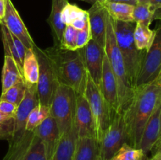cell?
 <instances>
[{"mask_svg": "<svg viewBox=\"0 0 161 160\" xmlns=\"http://www.w3.org/2000/svg\"><path fill=\"white\" fill-rule=\"evenodd\" d=\"M83 49L85 66L88 75L96 85L100 86L102 64L105 55V48L91 39Z\"/></svg>", "mask_w": 161, "mask_h": 160, "instance_id": "cell-12", "label": "cell"}, {"mask_svg": "<svg viewBox=\"0 0 161 160\" xmlns=\"http://www.w3.org/2000/svg\"><path fill=\"white\" fill-rule=\"evenodd\" d=\"M15 117L5 115L0 113V140L11 139L14 129Z\"/></svg>", "mask_w": 161, "mask_h": 160, "instance_id": "cell-32", "label": "cell"}, {"mask_svg": "<svg viewBox=\"0 0 161 160\" xmlns=\"http://www.w3.org/2000/svg\"><path fill=\"white\" fill-rule=\"evenodd\" d=\"M105 51L117 85L118 113L123 114L133 97L135 89L131 87L127 78L124 61L116 42L114 20L109 13L107 16Z\"/></svg>", "mask_w": 161, "mask_h": 160, "instance_id": "cell-3", "label": "cell"}, {"mask_svg": "<svg viewBox=\"0 0 161 160\" xmlns=\"http://www.w3.org/2000/svg\"><path fill=\"white\" fill-rule=\"evenodd\" d=\"M99 155V142L90 136L77 137L73 160H97Z\"/></svg>", "mask_w": 161, "mask_h": 160, "instance_id": "cell-18", "label": "cell"}, {"mask_svg": "<svg viewBox=\"0 0 161 160\" xmlns=\"http://www.w3.org/2000/svg\"><path fill=\"white\" fill-rule=\"evenodd\" d=\"M135 24L114 20V31L116 42L120 51L127 78L133 89L136 88V83L141 70L146 52L139 50L134 40V29Z\"/></svg>", "mask_w": 161, "mask_h": 160, "instance_id": "cell-4", "label": "cell"}, {"mask_svg": "<svg viewBox=\"0 0 161 160\" xmlns=\"http://www.w3.org/2000/svg\"><path fill=\"white\" fill-rule=\"evenodd\" d=\"M88 15L87 11L80 9L75 5L68 3L64 6L61 13V21L64 25L71 24L75 20L83 18Z\"/></svg>", "mask_w": 161, "mask_h": 160, "instance_id": "cell-29", "label": "cell"}, {"mask_svg": "<svg viewBox=\"0 0 161 160\" xmlns=\"http://www.w3.org/2000/svg\"><path fill=\"white\" fill-rule=\"evenodd\" d=\"M140 160H150V158H149L147 155H144Z\"/></svg>", "mask_w": 161, "mask_h": 160, "instance_id": "cell-41", "label": "cell"}, {"mask_svg": "<svg viewBox=\"0 0 161 160\" xmlns=\"http://www.w3.org/2000/svg\"><path fill=\"white\" fill-rule=\"evenodd\" d=\"M146 154L139 148H135L124 143L110 160H140Z\"/></svg>", "mask_w": 161, "mask_h": 160, "instance_id": "cell-28", "label": "cell"}, {"mask_svg": "<svg viewBox=\"0 0 161 160\" xmlns=\"http://www.w3.org/2000/svg\"><path fill=\"white\" fill-rule=\"evenodd\" d=\"M84 93L94 118L96 135L99 142L102 135L111 123L113 115L116 112L112 111L111 108L102 95L99 86L94 83L88 73Z\"/></svg>", "mask_w": 161, "mask_h": 160, "instance_id": "cell-6", "label": "cell"}, {"mask_svg": "<svg viewBox=\"0 0 161 160\" xmlns=\"http://www.w3.org/2000/svg\"><path fill=\"white\" fill-rule=\"evenodd\" d=\"M6 2V13L1 22H3L9 32L19 39L27 49L34 48L36 43L33 41L28 28L22 20L20 14L14 7L11 0H5Z\"/></svg>", "mask_w": 161, "mask_h": 160, "instance_id": "cell-11", "label": "cell"}, {"mask_svg": "<svg viewBox=\"0 0 161 160\" xmlns=\"http://www.w3.org/2000/svg\"><path fill=\"white\" fill-rule=\"evenodd\" d=\"M44 51L53 64L58 83L72 88L75 93L86 87L87 71L83 48L68 50L53 45Z\"/></svg>", "mask_w": 161, "mask_h": 160, "instance_id": "cell-2", "label": "cell"}, {"mask_svg": "<svg viewBox=\"0 0 161 160\" xmlns=\"http://www.w3.org/2000/svg\"><path fill=\"white\" fill-rule=\"evenodd\" d=\"M0 26H1V34H2V40H3V46H4L5 55L10 56L14 61L17 64V67L20 69V72L22 74V63L21 59L19 56L18 51H17V45L14 41L13 35L9 31V30L6 28L4 24L0 21Z\"/></svg>", "mask_w": 161, "mask_h": 160, "instance_id": "cell-24", "label": "cell"}, {"mask_svg": "<svg viewBox=\"0 0 161 160\" xmlns=\"http://www.w3.org/2000/svg\"><path fill=\"white\" fill-rule=\"evenodd\" d=\"M155 37V30H151L149 26L135 23L134 29V40L139 50L147 51L152 45Z\"/></svg>", "mask_w": 161, "mask_h": 160, "instance_id": "cell-23", "label": "cell"}, {"mask_svg": "<svg viewBox=\"0 0 161 160\" xmlns=\"http://www.w3.org/2000/svg\"><path fill=\"white\" fill-rule=\"evenodd\" d=\"M76 35L77 30L74 28L72 25H65L64 32L61 39V49L68 50H75L76 47Z\"/></svg>", "mask_w": 161, "mask_h": 160, "instance_id": "cell-31", "label": "cell"}, {"mask_svg": "<svg viewBox=\"0 0 161 160\" xmlns=\"http://www.w3.org/2000/svg\"><path fill=\"white\" fill-rule=\"evenodd\" d=\"M76 93L69 86L59 83L50 105V115L56 121L61 135L73 126Z\"/></svg>", "mask_w": 161, "mask_h": 160, "instance_id": "cell-5", "label": "cell"}, {"mask_svg": "<svg viewBox=\"0 0 161 160\" xmlns=\"http://www.w3.org/2000/svg\"><path fill=\"white\" fill-rule=\"evenodd\" d=\"M104 6L112 18L116 21L135 23L133 18V11L135 6L125 3L104 2Z\"/></svg>", "mask_w": 161, "mask_h": 160, "instance_id": "cell-22", "label": "cell"}, {"mask_svg": "<svg viewBox=\"0 0 161 160\" xmlns=\"http://www.w3.org/2000/svg\"><path fill=\"white\" fill-rule=\"evenodd\" d=\"M160 20H161V19H160Z\"/></svg>", "mask_w": 161, "mask_h": 160, "instance_id": "cell-44", "label": "cell"}, {"mask_svg": "<svg viewBox=\"0 0 161 160\" xmlns=\"http://www.w3.org/2000/svg\"><path fill=\"white\" fill-rule=\"evenodd\" d=\"M80 1L86 2V3H90V4H94L96 3H104V2H106L107 0H80Z\"/></svg>", "mask_w": 161, "mask_h": 160, "instance_id": "cell-39", "label": "cell"}, {"mask_svg": "<svg viewBox=\"0 0 161 160\" xmlns=\"http://www.w3.org/2000/svg\"><path fill=\"white\" fill-rule=\"evenodd\" d=\"M34 50L39 62V78L36 85L39 104L50 107L59 83L53 64L44 50L36 45Z\"/></svg>", "mask_w": 161, "mask_h": 160, "instance_id": "cell-7", "label": "cell"}, {"mask_svg": "<svg viewBox=\"0 0 161 160\" xmlns=\"http://www.w3.org/2000/svg\"><path fill=\"white\" fill-rule=\"evenodd\" d=\"M149 0H137L138 4H149Z\"/></svg>", "mask_w": 161, "mask_h": 160, "instance_id": "cell-40", "label": "cell"}, {"mask_svg": "<svg viewBox=\"0 0 161 160\" xmlns=\"http://www.w3.org/2000/svg\"><path fill=\"white\" fill-rule=\"evenodd\" d=\"M152 155L150 160H161V152H157V153L152 154Z\"/></svg>", "mask_w": 161, "mask_h": 160, "instance_id": "cell-38", "label": "cell"}, {"mask_svg": "<svg viewBox=\"0 0 161 160\" xmlns=\"http://www.w3.org/2000/svg\"><path fill=\"white\" fill-rule=\"evenodd\" d=\"M69 0H52L51 12L48 18V23L51 28L54 46L60 47L65 25L61 21V13Z\"/></svg>", "mask_w": 161, "mask_h": 160, "instance_id": "cell-17", "label": "cell"}, {"mask_svg": "<svg viewBox=\"0 0 161 160\" xmlns=\"http://www.w3.org/2000/svg\"><path fill=\"white\" fill-rule=\"evenodd\" d=\"M17 111V106L11 102L0 100V113L5 115L15 117Z\"/></svg>", "mask_w": 161, "mask_h": 160, "instance_id": "cell-34", "label": "cell"}, {"mask_svg": "<svg viewBox=\"0 0 161 160\" xmlns=\"http://www.w3.org/2000/svg\"><path fill=\"white\" fill-rule=\"evenodd\" d=\"M77 136L74 126L61 135L51 160H73Z\"/></svg>", "mask_w": 161, "mask_h": 160, "instance_id": "cell-19", "label": "cell"}, {"mask_svg": "<svg viewBox=\"0 0 161 160\" xmlns=\"http://www.w3.org/2000/svg\"><path fill=\"white\" fill-rule=\"evenodd\" d=\"M161 73V24L155 30L152 45L146 52L136 87L155 81Z\"/></svg>", "mask_w": 161, "mask_h": 160, "instance_id": "cell-9", "label": "cell"}, {"mask_svg": "<svg viewBox=\"0 0 161 160\" xmlns=\"http://www.w3.org/2000/svg\"><path fill=\"white\" fill-rule=\"evenodd\" d=\"M99 87L112 111L113 112H118L117 85L106 54L103 59L102 78Z\"/></svg>", "mask_w": 161, "mask_h": 160, "instance_id": "cell-16", "label": "cell"}, {"mask_svg": "<svg viewBox=\"0 0 161 160\" xmlns=\"http://www.w3.org/2000/svg\"><path fill=\"white\" fill-rule=\"evenodd\" d=\"M91 38L98 45L105 48L108 11L103 3H96L87 10Z\"/></svg>", "mask_w": 161, "mask_h": 160, "instance_id": "cell-13", "label": "cell"}, {"mask_svg": "<svg viewBox=\"0 0 161 160\" xmlns=\"http://www.w3.org/2000/svg\"><path fill=\"white\" fill-rule=\"evenodd\" d=\"M133 18L135 23L149 27L154 20V13L149 4H137L134 7Z\"/></svg>", "mask_w": 161, "mask_h": 160, "instance_id": "cell-27", "label": "cell"}, {"mask_svg": "<svg viewBox=\"0 0 161 160\" xmlns=\"http://www.w3.org/2000/svg\"><path fill=\"white\" fill-rule=\"evenodd\" d=\"M22 75L25 83L37 84L39 78V62L34 48L26 50L22 65Z\"/></svg>", "mask_w": 161, "mask_h": 160, "instance_id": "cell-21", "label": "cell"}, {"mask_svg": "<svg viewBox=\"0 0 161 160\" xmlns=\"http://www.w3.org/2000/svg\"><path fill=\"white\" fill-rule=\"evenodd\" d=\"M161 136V102L146 122L138 148L147 155L152 151Z\"/></svg>", "mask_w": 161, "mask_h": 160, "instance_id": "cell-15", "label": "cell"}, {"mask_svg": "<svg viewBox=\"0 0 161 160\" xmlns=\"http://www.w3.org/2000/svg\"><path fill=\"white\" fill-rule=\"evenodd\" d=\"M127 143V134L122 114L116 112L99 141V160H110L116 152Z\"/></svg>", "mask_w": 161, "mask_h": 160, "instance_id": "cell-8", "label": "cell"}, {"mask_svg": "<svg viewBox=\"0 0 161 160\" xmlns=\"http://www.w3.org/2000/svg\"><path fill=\"white\" fill-rule=\"evenodd\" d=\"M97 160H99V158H97Z\"/></svg>", "mask_w": 161, "mask_h": 160, "instance_id": "cell-43", "label": "cell"}, {"mask_svg": "<svg viewBox=\"0 0 161 160\" xmlns=\"http://www.w3.org/2000/svg\"><path fill=\"white\" fill-rule=\"evenodd\" d=\"M85 88L76 93V104L73 122L74 130L77 137L90 136L97 139L94 118L84 93Z\"/></svg>", "mask_w": 161, "mask_h": 160, "instance_id": "cell-10", "label": "cell"}, {"mask_svg": "<svg viewBox=\"0 0 161 160\" xmlns=\"http://www.w3.org/2000/svg\"><path fill=\"white\" fill-rule=\"evenodd\" d=\"M49 115H50V107L38 104L28 115L26 123V130L34 131Z\"/></svg>", "mask_w": 161, "mask_h": 160, "instance_id": "cell-25", "label": "cell"}, {"mask_svg": "<svg viewBox=\"0 0 161 160\" xmlns=\"http://www.w3.org/2000/svg\"><path fill=\"white\" fill-rule=\"evenodd\" d=\"M161 102V81L137 86L130 104L123 112L127 144L138 148L146 122Z\"/></svg>", "mask_w": 161, "mask_h": 160, "instance_id": "cell-1", "label": "cell"}, {"mask_svg": "<svg viewBox=\"0 0 161 160\" xmlns=\"http://www.w3.org/2000/svg\"><path fill=\"white\" fill-rule=\"evenodd\" d=\"M106 2L110 3H125V4L131 5V6H136L138 4L137 0H107Z\"/></svg>", "mask_w": 161, "mask_h": 160, "instance_id": "cell-36", "label": "cell"}, {"mask_svg": "<svg viewBox=\"0 0 161 160\" xmlns=\"http://www.w3.org/2000/svg\"><path fill=\"white\" fill-rule=\"evenodd\" d=\"M149 4L154 13V19H161V0H149Z\"/></svg>", "mask_w": 161, "mask_h": 160, "instance_id": "cell-35", "label": "cell"}, {"mask_svg": "<svg viewBox=\"0 0 161 160\" xmlns=\"http://www.w3.org/2000/svg\"><path fill=\"white\" fill-rule=\"evenodd\" d=\"M1 79L2 93L6 92L17 82L24 79L23 75L14 60L8 55H5L4 56V64L2 71Z\"/></svg>", "mask_w": 161, "mask_h": 160, "instance_id": "cell-20", "label": "cell"}, {"mask_svg": "<svg viewBox=\"0 0 161 160\" xmlns=\"http://www.w3.org/2000/svg\"><path fill=\"white\" fill-rule=\"evenodd\" d=\"M159 78V79H160V81H161V73H160V75H159V77H158V78Z\"/></svg>", "mask_w": 161, "mask_h": 160, "instance_id": "cell-42", "label": "cell"}, {"mask_svg": "<svg viewBox=\"0 0 161 160\" xmlns=\"http://www.w3.org/2000/svg\"><path fill=\"white\" fill-rule=\"evenodd\" d=\"M35 133L43 144L47 159L51 160L61 136L56 121L50 115L35 130Z\"/></svg>", "mask_w": 161, "mask_h": 160, "instance_id": "cell-14", "label": "cell"}, {"mask_svg": "<svg viewBox=\"0 0 161 160\" xmlns=\"http://www.w3.org/2000/svg\"><path fill=\"white\" fill-rule=\"evenodd\" d=\"M91 38V29H90L89 23L82 30L77 31L76 35V47L77 50L82 49L90 42Z\"/></svg>", "mask_w": 161, "mask_h": 160, "instance_id": "cell-33", "label": "cell"}, {"mask_svg": "<svg viewBox=\"0 0 161 160\" xmlns=\"http://www.w3.org/2000/svg\"><path fill=\"white\" fill-rule=\"evenodd\" d=\"M6 13V2L5 0H0V20L3 19Z\"/></svg>", "mask_w": 161, "mask_h": 160, "instance_id": "cell-37", "label": "cell"}, {"mask_svg": "<svg viewBox=\"0 0 161 160\" xmlns=\"http://www.w3.org/2000/svg\"><path fill=\"white\" fill-rule=\"evenodd\" d=\"M25 92H26V83L25 80L22 79L11 86L6 92L2 93L0 100L11 102L18 107L25 97Z\"/></svg>", "mask_w": 161, "mask_h": 160, "instance_id": "cell-26", "label": "cell"}, {"mask_svg": "<svg viewBox=\"0 0 161 160\" xmlns=\"http://www.w3.org/2000/svg\"><path fill=\"white\" fill-rule=\"evenodd\" d=\"M23 160H47L43 144L36 135Z\"/></svg>", "mask_w": 161, "mask_h": 160, "instance_id": "cell-30", "label": "cell"}]
</instances>
